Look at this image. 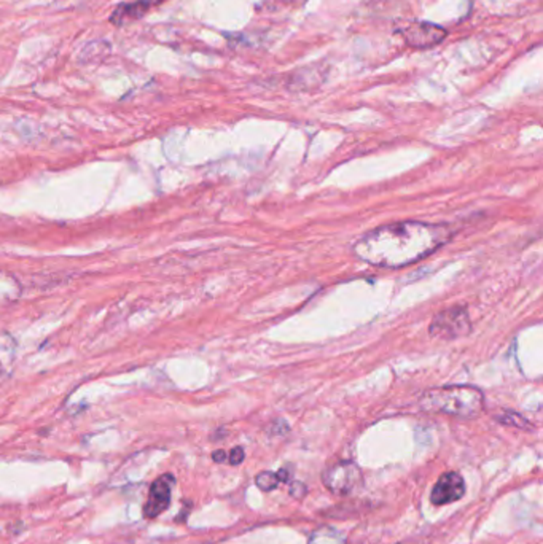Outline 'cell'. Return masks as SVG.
I'll return each mask as SVG.
<instances>
[{"label": "cell", "mask_w": 543, "mask_h": 544, "mask_svg": "<svg viewBox=\"0 0 543 544\" xmlns=\"http://www.w3.org/2000/svg\"><path fill=\"white\" fill-rule=\"evenodd\" d=\"M322 481L330 492L336 495H349L360 486L362 473L352 462H340L324 471Z\"/></svg>", "instance_id": "cell-4"}, {"label": "cell", "mask_w": 543, "mask_h": 544, "mask_svg": "<svg viewBox=\"0 0 543 544\" xmlns=\"http://www.w3.org/2000/svg\"><path fill=\"white\" fill-rule=\"evenodd\" d=\"M244 458H245V453H244L243 447H234V449L230 453H228V462H230L231 465H234V467H236V465L243 463Z\"/></svg>", "instance_id": "cell-11"}, {"label": "cell", "mask_w": 543, "mask_h": 544, "mask_svg": "<svg viewBox=\"0 0 543 544\" xmlns=\"http://www.w3.org/2000/svg\"><path fill=\"white\" fill-rule=\"evenodd\" d=\"M212 460L217 463H223L225 460H228V453L225 451H215L212 453Z\"/></svg>", "instance_id": "cell-13"}, {"label": "cell", "mask_w": 543, "mask_h": 544, "mask_svg": "<svg viewBox=\"0 0 543 544\" xmlns=\"http://www.w3.org/2000/svg\"><path fill=\"white\" fill-rule=\"evenodd\" d=\"M451 238L452 231L445 225L398 221L366 233L354 244V253L378 268H403L432 255Z\"/></svg>", "instance_id": "cell-1"}, {"label": "cell", "mask_w": 543, "mask_h": 544, "mask_svg": "<svg viewBox=\"0 0 543 544\" xmlns=\"http://www.w3.org/2000/svg\"><path fill=\"white\" fill-rule=\"evenodd\" d=\"M276 474H277V477H279V482H288V476H290V474H288L287 468L279 469Z\"/></svg>", "instance_id": "cell-14"}, {"label": "cell", "mask_w": 543, "mask_h": 544, "mask_svg": "<svg viewBox=\"0 0 543 544\" xmlns=\"http://www.w3.org/2000/svg\"><path fill=\"white\" fill-rule=\"evenodd\" d=\"M257 486L260 491L263 492H271L274 491V488L279 486V477H277L276 473H271V471H263V473H260L257 476Z\"/></svg>", "instance_id": "cell-10"}, {"label": "cell", "mask_w": 543, "mask_h": 544, "mask_svg": "<svg viewBox=\"0 0 543 544\" xmlns=\"http://www.w3.org/2000/svg\"><path fill=\"white\" fill-rule=\"evenodd\" d=\"M150 8L152 7H150L146 0H137V2L132 4H122L120 7L113 10L110 21L115 24V26H124V24L128 22L141 20Z\"/></svg>", "instance_id": "cell-8"}, {"label": "cell", "mask_w": 543, "mask_h": 544, "mask_svg": "<svg viewBox=\"0 0 543 544\" xmlns=\"http://www.w3.org/2000/svg\"><path fill=\"white\" fill-rule=\"evenodd\" d=\"M419 406L426 413L475 419L485 409V395L480 389L470 385L438 387L424 391Z\"/></svg>", "instance_id": "cell-2"}, {"label": "cell", "mask_w": 543, "mask_h": 544, "mask_svg": "<svg viewBox=\"0 0 543 544\" xmlns=\"http://www.w3.org/2000/svg\"><path fill=\"white\" fill-rule=\"evenodd\" d=\"M472 331V323L466 307H451V309L442 311L433 317L428 332L433 337L451 341L457 337L467 336Z\"/></svg>", "instance_id": "cell-3"}, {"label": "cell", "mask_w": 543, "mask_h": 544, "mask_svg": "<svg viewBox=\"0 0 543 544\" xmlns=\"http://www.w3.org/2000/svg\"><path fill=\"white\" fill-rule=\"evenodd\" d=\"M290 493L295 498H303L306 493V486L303 482H290Z\"/></svg>", "instance_id": "cell-12"}, {"label": "cell", "mask_w": 543, "mask_h": 544, "mask_svg": "<svg viewBox=\"0 0 543 544\" xmlns=\"http://www.w3.org/2000/svg\"><path fill=\"white\" fill-rule=\"evenodd\" d=\"M146 2L150 5V7H156V5L166 2V0H146Z\"/></svg>", "instance_id": "cell-15"}, {"label": "cell", "mask_w": 543, "mask_h": 544, "mask_svg": "<svg viewBox=\"0 0 543 544\" xmlns=\"http://www.w3.org/2000/svg\"><path fill=\"white\" fill-rule=\"evenodd\" d=\"M402 34L407 44L416 50H427V48L442 44L448 35L442 26L427 21L409 22L402 29Z\"/></svg>", "instance_id": "cell-5"}, {"label": "cell", "mask_w": 543, "mask_h": 544, "mask_svg": "<svg viewBox=\"0 0 543 544\" xmlns=\"http://www.w3.org/2000/svg\"><path fill=\"white\" fill-rule=\"evenodd\" d=\"M176 479L172 474H162L156 479L148 492V500L143 507V516L148 519L158 517L171 505V491Z\"/></svg>", "instance_id": "cell-7"}, {"label": "cell", "mask_w": 543, "mask_h": 544, "mask_svg": "<svg viewBox=\"0 0 543 544\" xmlns=\"http://www.w3.org/2000/svg\"><path fill=\"white\" fill-rule=\"evenodd\" d=\"M497 420L500 423H504V425L524 428V430H530V428H532V425H530V423L526 419H524L523 415L516 414V413H511V410H506V413H504L502 415H499Z\"/></svg>", "instance_id": "cell-9"}, {"label": "cell", "mask_w": 543, "mask_h": 544, "mask_svg": "<svg viewBox=\"0 0 543 544\" xmlns=\"http://www.w3.org/2000/svg\"><path fill=\"white\" fill-rule=\"evenodd\" d=\"M464 493H466V482H464L462 476L456 471H448V473L438 477L430 495V501L435 506H443L461 500Z\"/></svg>", "instance_id": "cell-6"}]
</instances>
